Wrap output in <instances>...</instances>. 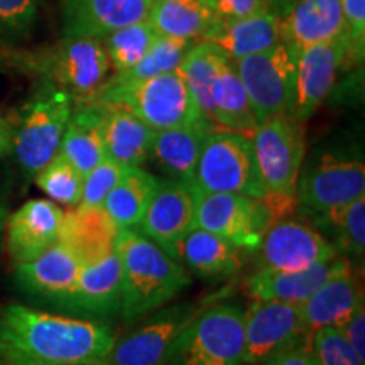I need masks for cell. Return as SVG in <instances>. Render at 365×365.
Returning a JSON list of instances; mask_svg holds the SVG:
<instances>
[{
    "label": "cell",
    "instance_id": "1",
    "mask_svg": "<svg viewBox=\"0 0 365 365\" xmlns=\"http://www.w3.org/2000/svg\"><path fill=\"white\" fill-rule=\"evenodd\" d=\"M113 341L110 325L98 319L0 308V355L14 365H107Z\"/></svg>",
    "mask_w": 365,
    "mask_h": 365
},
{
    "label": "cell",
    "instance_id": "2",
    "mask_svg": "<svg viewBox=\"0 0 365 365\" xmlns=\"http://www.w3.org/2000/svg\"><path fill=\"white\" fill-rule=\"evenodd\" d=\"M115 250L122 262V318L134 323L156 312L191 282L188 271L134 228H120Z\"/></svg>",
    "mask_w": 365,
    "mask_h": 365
},
{
    "label": "cell",
    "instance_id": "3",
    "mask_svg": "<svg viewBox=\"0 0 365 365\" xmlns=\"http://www.w3.org/2000/svg\"><path fill=\"white\" fill-rule=\"evenodd\" d=\"M86 103L117 105L139 117L153 130L171 129L205 118L178 70L132 83L105 81Z\"/></svg>",
    "mask_w": 365,
    "mask_h": 365
},
{
    "label": "cell",
    "instance_id": "4",
    "mask_svg": "<svg viewBox=\"0 0 365 365\" xmlns=\"http://www.w3.org/2000/svg\"><path fill=\"white\" fill-rule=\"evenodd\" d=\"M244 308L220 303L202 309L173 341L163 365H244Z\"/></svg>",
    "mask_w": 365,
    "mask_h": 365
},
{
    "label": "cell",
    "instance_id": "5",
    "mask_svg": "<svg viewBox=\"0 0 365 365\" xmlns=\"http://www.w3.org/2000/svg\"><path fill=\"white\" fill-rule=\"evenodd\" d=\"M73 108L71 95L48 81L22 107L14 124L12 153L26 175L36 176L59 153Z\"/></svg>",
    "mask_w": 365,
    "mask_h": 365
},
{
    "label": "cell",
    "instance_id": "6",
    "mask_svg": "<svg viewBox=\"0 0 365 365\" xmlns=\"http://www.w3.org/2000/svg\"><path fill=\"white\" fill-rule=\"evenodd\" d=\"M200 193H235L252 200L267 193L249 135L212 129L205 137L195 173Z\"/></svg>",
    "mask_w": 365,
    "mask_h": 365
},
{
    "label": "cell",
    "instance_id": "7",
    "mask_svg": "<svg viewBox=\"0 0 365 365\" xmlns=\"http://www.w3.org/2000/svg\"><path fill=\"white\" fill-rule=\"evenodd\" d=\"M298 49L286 41L262 53L234 61L257 124L277 113H287L293 103Z\"/></svg>",
    "mask_w": 365,
    "mask_h": 365
},
{
    "label": "cell",
    "instance_id": "8",
    "mask_svg": "<svg viewBox=\"0 0 365 365\" xmlns=\"http://www.w3.org/2000/svg\"><path fill=\"white\" fill-rule=\"evenodd\" d=\"M33 66L44 76V81L70 93L75 105L88 102L112 70L102 41L66 36L36 58Z\"/></svg>",
    "mask_w": 365,
    "mask_h": 365
},
{
    "label": "cell",
    "instance_id": "9",
    "mask_svg": "<svg viewBox=\"0 0 365 365\" xmlns=\"http://www.w3.org/2000/svg\"><path fill=\"white\" fill-rule=\"evenodd\" d=\"M250 140L267 193L296 195L304 156L301 122L289 113H277L255 127Z\"/></svg>",
    "mask_w": 365,
    "mask_h": 365
},
{
    "label": "cell",
    "instance_id": "10",
    "mask_svg": "<svg viewBox=\"0 0 365 365\" xmlns=\"http://www.w3.org/2000/svg\"><path fill=\"white\" fill-rule=\"evenodd\" d=\"M309 333L299 313V304L254 299L244 318L245 365L267 364L277 355L298 346L309 349Z\"/></svg>",
    "mask_w": 365,
    "mask_h": 365
},
{
    "label": "cell",
    "instance_id": "11",
    "mask_svg": "<svg viewBox=\"0 0 365 365\" xmlns=\"http://www.w3.org/2000/svg\"><path fill=\"white\" fill-rule=\"evenodd\" d=\"M198 188L180 180H159L143 220L140 234L176 259L180 242L196 227Z\"/></svg>",
    "mask_w": 365,
    "mask_h": 365
},
{
    "label": "cell",
    "instance_id": "12",
    "mask_svg": "<svg viewBox=\"0 0 365 365\" xmlns=\"http://www.w3.org/2000/svg\"><path fill=\"white\" fill-rule=\"evenodd\" d=\"M365 196V166L359 159L322 158L298 178L296 200L303 208L327 213Z\"/></svg>",
    "mask_w": 365,
    "mask_h": 365
},
{
    "label": "cell",
    "instance_id": "13",
    "mask_svg": "<svg viewBox=\"0 0 365 365\" xmlns=\"http://www.w3.org/2000/svg\"><path fill=\"white\" fill-rule=\"evenodd\" d=\"M350 51L346 34L301 49L296 63L293 103L287 112L294 120H308L325 102Z\"/></svg>",
    "mask_w": 365,
    "mask_h": 365
},
{
    "label": "cell",
    "instance_id": "14",
    "mask_svg": "<svg viewBox=\"0 0 365 365\" xmlns=\"http://www.w3.org/2000/svg\"><path fill=\"white\" fill-rule=\"evenodd\" d=\"M198 304H181L166 309L113 341L107 365H163L176 336L198 317Z\"/></svg>",
    "mask_w": 365,
    "mask_h": 365
},
{
    "label": "cell",
    "instance_id": "15",
    "mask_svg": "<svg viewBox=\"0 0 365 365\" xmlns=\"http://www.w3.org/2000/svg\"><path fill=\"white\" fill-rule=\"evenodd\" d=\"M259 247L264 267L279 271H301L336 257V249L325 235L307 223L294 220L272 223Z\"/></svg>",
    "mask_w": 365,
    "mask_h": 365
},
{
    "label": "cell",
    "instance_id": "16",
    "mask_svg": "<svg viewBox=\"0 0 365 365\" xmlns=\"http://www.w3.org/2000/svg\"><path fill=\"white\" fill-rule=\"evenodd\" d=\"M53 304L65 312L93 318H107L120 312L122 262L117 250L81 267L75 286Z\"/></svg>",
    "mask_w": 365,
    "mask_h": 365
},
{
    "label": "cell",
    "instance_id": "17",
    "mask_svg": "<svg viewBox=\"0 0 365 365\" xmlns=\"http://www.w3.org/2000/svg\"><path fill=\"white\" fill-rule=\"evenodd\" d=\"M196 227L240 249H257L262 232L255 218V200L235 193H198Z\"/></svg>",
    "mask_w": 365,
    "mask_h": 365
},
{
    "label": "cell",
    "instance_id": "18",
    "mask_svg": "<svg viewBox=\"0 0 365 365\" xmlns=\"http://www.w3.org/2000/svg\"><path fill=\"white\" fill-rule=\"evenodd\" d=\"M154 0H65L63 36L102 39L120 27L145 21Z\"/></svg>",
    "mask_w": 365,
    "mask_h": 365
},
{
    "label": "cell",
    "instance_id": "19",
    "mask_svg": "<svg viewBox=\"0 0 365 365\" xmlns=\"http://www.w3.org/2000/svg\"><path fill=\"white\" fill-rule=\"evenodd\" d=\"M65 212L51 200H29L7 218V249L12 261H34L59 240Z\"/></svg>",
    "mask_w": 365,
    "mask_h": 365
},
{
    "label": "cell",
    "instance_id": "20",
    "mask_svg": "<svg viewBox=\"0 0 365 365\" xmlns=\"http://www.w3.org/2000/svg\"><path fill=\"white\" fill-rule=\"evenodd\" d=\"M345 264V259L331 257L301 271L262 267L245 279L244 287L252 299L301 304Z\"/></svg>",
    "mask_w": 365,
    "mask_h": 365
},
{
    "label": "cell",
    "instance_id": "21",
    "mask_svg": "<svg viewBox=\"0 0 365 365\" xmlns=\"http://www.w3.org/2000/svg\"><path fill=\"white\" fill-rule=\"evenodd\" d=\"M360 307H364L362 287L354 276L350 264H345L299 304V313L312 336L319 328L345 325L346 319Z\"/></svg>",
    "mask_w": 365,
    "mask_h": 365
},
{
    "label": "cell",
    "instance_id": "22",
    "mask_svg": "<svg viewBox=\"0 0 365 365\" xmlns=\"http://www.w3.org/2000/svg\"><path fill=\"white\" fill-rule=\"evenodd\" d=\"M81 267L78 255L58 240L34 261L17 264L16 281L27 294L56 303L75 286Z\"/></svg>",
    "mask_w": 365,
    "mask_h": 365
},
{
    "label": "cell",
    "instance_id": "23",
    "mask_svg": "<svg viewBox=\"0 0 365 365\" xmlns=\"http://www.w3.org/2000/svg\"><path fill=\"white\" fill-rule=\"evenodd\" d=\"M281 22V38L298 51L345 36L341 0H296Z\"/></svg>",
    "mask_w": 365,
    "mask_h": 365
},
{
    "label": "cell",
    "instance_id": "24",
    "mask_svg": "<svg viewBox=\"0 0 365 365\" xmlns=\"http://www.w3.org/2000/svg\"><path fill=\"white\" fill-rule=\"evenodd\" d=\"M118 228L103 207L78 205L65 212L59 240L78 255L83 266L107 257L115 250Z\"/></svg>",
    "mask_w": 365,
    "mask_h": 365
},
{
    "label": "cell",
    "instance_id": "25",
    "mask_svg": "<svg viewBox=\"0 0 365 365\" xmlns=\"http://www.w3.org/2000/svg\"><path fill=\"white\" fill-rule=\"evenodd\" d=\"M202 41L217 46L228 59L237 61L266 51L282 41L281 22L269 11L235 21H218Z\"/></svg>",
    "mask_w": 365,
    "mask_h": 365
},
{
    "label": "cell",
    "instance_id": "26",
    "mask_svg": "<svg viewBox=\"0 0 365 365\" xmlns=\"http://www.w3.org/2000/svg\"><path fill=\"white\" fill-rule=\"evenodd\" d=\"M213 129L205 118L190 122L186 125L154 132L150 156L156 159L159 168L173 180L195 185L196 164L202 153L205 137Z\"/></svg>",
    "mask_w": 365,
    "mask_h": 365
},
{
    "label": "cell",
    "instance_id": "27",
    "mask_svg": "<svg viewBox=\"0 0 365 365\" xmlns=\"http://www.w3.org/2000/svg\"><path fill=\"white\" fill-rule=\"evenodd\" d=\"M102 105V129L107 158L122 166H140L148 161L153 149L154 132L139 117L117 107Z\"/></svg>",
    "mask_w": 365,
    "mask_h": 365
},
{
    "label": "cell",
    "instance_id": "28",
    "mask_svg": "<svg viewBox=\"0 0 365 365\" xmlns=\"http://www.w3.org/2000/svg\"><path fill=\"white\" fill-rule=\"evenodd\" d=\"M102 105L78 103L73 108L59 153L81 176L107 158L102 129Z\"/></svg>",
    "mask_w": 365,
    "mask_h": 365
},
{
    "label": "cell",
    "instance_id": "29",
    "mask_svg": "<svg viewBox=\"0 0 365 365\" xmlns=\"http://www.w3.org/2000/svg\"><path fill=\"white\" fill-rule=\"evenodd\" d=\"M176 259L191 271L207 277H225L239 272L242 264L240 247L203 228L195 227L180 242Z\"/></svg>",
    "mask_w": 365,
    "mask_h": 365
},
{
    "label": "cell",
    "instance_id": "30",
    "mask_svg": "<svg viewBox=\"0 0 365 365\" xmlns=\"http://www.w3.org/2000/svg\"><path fill=\"white\" fill-rule=\"evenodd\" d=\"M212 100V122L222 129L252 135L257 127V120L250 107L247 91L237 75L234 61L228 59L217 73L215 80L210 86Z\"/></svg>",
    "mask_w": 365,
    "mask_h": 365
},
{
    "label": "cell",
    "instance_id": "31",
    "mask_svg": "<svg viewBox=\"0 0 365 365\" xmlns=\"http://www.w3.org/2000/svg\"><path fill=\"white\" fill-rule=\"evenodd\" d=\"M148 22L158 36L202 41L218 19L205 0H154Z\"/></svg>",
    "mask_w": 365,
    "mask_h": 365
},
{
    "label": "cell",
    "instance_id": "32",
    "mask_svg": "<svg viewBox=\"0 0 365 365\" xmlns=\"http://www.w3.org/2000/svg\"><path fill=\"white\" fill-rule=\"evenodd\" d=\"M159 180L140 166L125 168L124 175L103 202V210L118 228H134L143 220Z\"/></svg>",
    "mask_w": 365,
    "mask_h": 365
},
{
    "label": "cell",
    "instance_id": "33",
    "mask_svg": "<svg viewBox=\"0 0 365 365\" xmlns=\"http://www.w3.org/2000/svg\"><path fill=\"white\" fill-rule=\"evenodd\" d=\"M228 61L217 46L200 41L190 48L185 54L178 71L181 73L182 80L188 86L191 98L195 100L196 107L202 115L207 118L210 124L212 122V100H210V86L215 80L217 73Z\"/></svg>",
    "mask_w": 365,
    "mask_h": 365
},
{
    "label": "cell",
    "instance_id": "34",
    "mask_svg": "<svg viewBox=\"0 0 365 365\" xmlns=\"http://www.w3.org/2000/svg\"><path fill=\"white\" fill-rule=\"evenodd\" d=\"M195 43L196 41L158 36L144 56L130 70L115 73L108 80V83H132V81L148 80L153 78V76L163 75V73L175 71Z\"/></svg>",
    "mask_w": 365,
    "mask_h": 365
},
{
    "label": "cell",
    "instance_id": "35",
    "mask_svg": "<svg viewBox=\"0 0 365 365\" xmlns=\"http://www.w3.org/2000/svg\"><path fill=\"white\" fill-rule=\"evenodd\" d=\"M156 38V31L145 19L120 27L100 41H102L112 70H115V73H124L144 56Z\"/></svg>",
    "mask_w": 365,
    "mask_h": 365
},
{
    "label": "cell",
    "instance_id": "36",
    "mask_svg": "<svg viewBox=\"0 0 365 365\" xmlns=\"http://www.w3.org/2000/svg\"><path fill=\"white\" fill-rule=\"evenodd\" d=\"M36 185L51 198V202L58 205L75 208L81 202L83 176L61 153H58L43 170L36 173Z\"/></svg>",
    "mask_w": 365,
    "mask_h": 365
},
{
    "label": "cell",
    "instance_id": "37",
    "mask_svg": "<svg viewBox=\"0 0 365 365\" xmlns=\"http://www.w3.org/2000/svg\"><path fill=\"white\" fill-rule=\"evenodd\" d=\"M322 217L335 232L333 247L354 257H362L365 250V196L344 208L322 213Z\"/></svg>",
    "mask_w": 365,
    "mask_h": 365
},
{
    "label": "cell",
    "instance_id": "38",
    "mask_svg": "<svg viewBox=\"0 0 365 365\" xmlns=\"http://www.w3.org/2000/svg\"><path fill=\"white\" fill-rule=\"evenodd\" d=\"M312 350L319 365H365L340 328H319L309 339Z\"/></svg>",
    "mask_w": 365,
    "mask_h": 365
},
{
    "label": "cell",
    "instance_id": "39",
    "mask_svg": "<svg viewBox=\"0 0 365 365\" xmlns=\"http://www.w3.org/2000/svg\"><path fill=\"white\" fill-rule=\"evenodd\" d=\"M124 171L125 166L110 158H105L88 175L83 176V193H81L80 205H83V207H103L105 198L124 175Z\"/></svg>",
    "mask_w": 365,
    "mask_h": 365
},
{
    "label": "cell",
    "instance_id": "40",
    "mask_svg": "<svg viewBox=\"0 0 365 365\" xmlns=\"http://www.w3.org/2000/svg\"><path fill=\"white\" fill-rule=\"evenodd\" d=\"M39 0H0V34H22L38 16Z\"/></svg>",
    "mask_w": 365,
    "mask_h": 365
},
{
    "label": "cell",
    "instance_id": "41",
    "mask_svg": "<svg viewBox=\"0 0 365 365\" xmlns=\"http://www.w3.org/2000/svg\"><path fill=\"white\" fill-rule=\"evenodd\" d=\"M218 21H235L269 11L267 0H205Z\"/></svg>",
    "mask_w": 365,
    "mask_h": 365
},
{
    "label": "cell",
    "instance_id": "42",
    "mask_svg": "<svg viewBox=\"0 0 365 365\" xmlns=\"http://www.w3.org/2000/svg\"><path fill=\"white\" fill-rule=\"evenodd\" d=\"M345 19V33L350 48L355 53H362L365 34V0H341Z\"/></svg>",
    "mask_w": 365,
    "mask_h": 365
},
{
    "label": "cell",
    "instance_id": "43",
    "mask_svg": "<svg viewBox=\"0 0 365 365\" xmlns=\"http://www.w3.org/2000/svg\"><path fill=\"white\" fill-rule=\"evenodd\" d=\"M340 330L345 335V339L349 340V344L354 346L355 352L359 354V357L365 362V309L364 307H360L352 317L346 319V323L340 327Z\"/></svg>",
    "mask_w": 365,
    "mask_h": 365
},
{
    "label": "cell",
    "instance_id": "44",
    "mask_svg": "<svg viewBox=\"0 0 365 365\" xmlns=\"http://www.w3.org/2000/svg\"><path fill=\"white\" fill-rule=\"evenodd\" d=\"M267 365H319L313 352L307 346H298L271 359Z\"/></svg>",
    "mask_w": 365,
    "mask_h": 365
},
{
    "label": "cell",
    "instance_id": "45",
    "mask_svg": "<svg viewBox=\"0 0 365 365\" xmlns=\"http://www.w3.org/2000/svg\"><path fill=\"white\" fill-rule=\"evenodd\" d=\"M12 137H14V122L7 117L0 115V158L6 156L12 150Z\"/></svg>",
    "mask_w": 365,
    "mask_h": 365
},
{
    "label": "cell",
    "instance_id": "46",
    "mask_svg": "<svg viewBox=\"0 0 365 365\" xmlns=\"http://www.w3.org/2000/svg\"><path fill=\"white\" fill-rule=\"evenodd\" d=\"M296 4V0H267L269 12H272L274 16H277L279 19L289 12V9Z\"/></svg>",
    "mask_w": 365,
    "mask_h": 365
},
{
    "label": "cell",
    "instance_id": "47",
    "mask_svg": "<svg viewBox=\"0 0 365 365\" xmlns=\"http://www.w3.org/2000/svg\"><path fill=\"white\" fill-rule=\"evenodd\" d=\"M6 222H7L6 208L0 207V240H2V232H4V227H6Z\"/></svg>",
    "mask_w": 365,
    "mask_h": 365
},
{
    "label": "cell",
    "instance_id": "48",
    "mask_svg": "<svg viewBox=\"0 0 365 365\" xmlns=\"http://www.w3.org/2000/svg\"><path fill=\"white\" fill-rule=\"evenodd\" d=\"M0 365H14V364H11L9 360H6L2 357V355H0Z\"/></svg>",
    "mask_w": 365,
    "mask_h": 365
},
{
    "label": "cell",
    "instance_id": "49",
    "mask_svg": "<svg viewBox=\"0 0 365 365\" xmlns=\"http://www.w3.org/2000/svg\"><path fill=\"white\" fill-rule=\"evenodd\" d=\"M245 365V364H244ZM257 365H267V364H257Z\"/></svg>",
    "mask_w": 365,
    "mask_h": 365
}]
</instances>
